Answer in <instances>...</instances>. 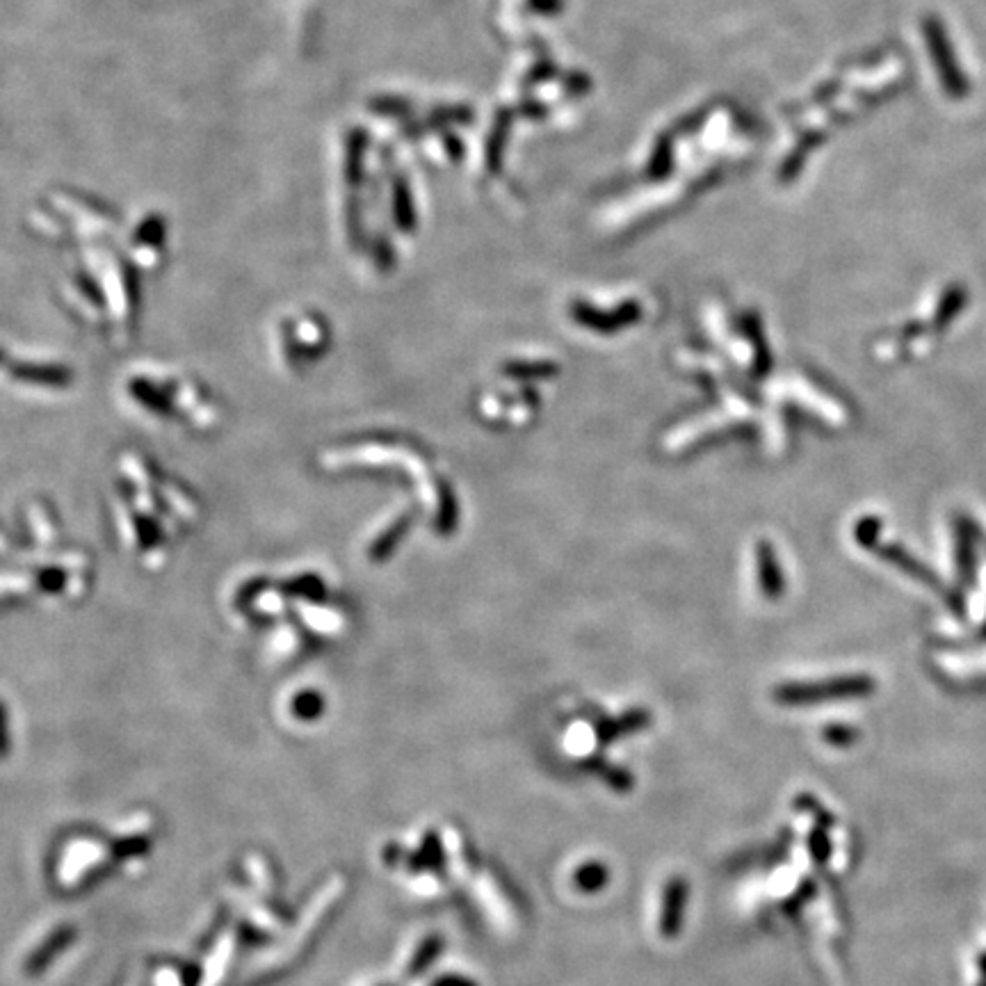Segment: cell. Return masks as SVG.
<instances>
[{
    "instance_id": "2",
    "label": "cell",
    "mask_w": 986,
    "mask_h": 986,
    "mask_svg": "<svg viewBox=\"0 0 986 986\" xmlns=\"http://www.w3.org/2000/svg\"><path fill=\"white\" fill-rule=\"evenodd\" d=\"M685 902H688V882L683 877H674L665 888V897H662L660 932L665 939H674L678 929H681Z\"/></svg>"
},
{
    "instance_id": "5",
    "label": "cell",
    "mask_w": 986,
    "mask_h": 986,
    "mask_svg": "<svg viewBox=\"0 0 986 986\" xmlns=\"http://www.w3.org/2000/svg\"><path fill=\"white\" fill-rule=\"evenodd\" d=\"M598 774L608 781V786L614 788V790H619V792H628L630 788H633V777H630L628 772L624 770H619V767H612V765H598Z\"/></svg>"
},
{
    "instance_id": "3",
    "label": "cell",
    "mask_w": 986,
    "mask_h": 986,
    "mask_svg": "<svg viewBox=\"0 0 986 986\" xmlns=\"http://www.w3.org/2000/svg\"><path fill=\"white\" fill-rule=\"evenodd\" d=\"M649 722V715L644 713V710H640V713H630L626 717H621V719H614V722H605L601 729H598V738H601L603 742H610L614 738H619V735H624L628 731H635L637 726H642Z\"/></svg>"
},
{
    "instance_id": "1",
    "label": "cell",
    "mask_w": 986,
    "mask_h": 986,
    "mask_svg": "<svg viewBox=\"0 0 986 986\" xmlns=\"http://www.w3.org/2000/svg\"><path fill=\"white\" fill-rule=\"evenodd\" d=\"M923 30H925V42L929 46V53H932L936 71H939L945 94H948L950 99H964L968 94V83L964 74H961L959 64L955 60V51H952L943 26L934 19V16H929V19H925Z\"/></svg>"
},
{
    "instance_id": "7",
    "label": "cell",
    "mask_w": 986,
    "mask_h": 986,
    "mask_svg": "<svg viewBox=\"0 0 986 986\" xmlns=\"http://www.w3.org/2000/svg\"><path fill=\"white\" fill-rule=\"evenodd\" d=\"M434 986H478V984L468 980V977H462V975H448V977H443V980L436 982Z\"/></svg>"
},
{
    "instance_id": "4",
    "label": "cell",
    "mask_w": 986,
    "mask_h": 986,
    "mask_svg": "<svg viewBox=\"0 0 986 986\" xmlns=\"http://www.w3.org/2000/svg\"><path fill=\"white\" fill-rule=\"evenodd\" d=\"M573 882L585 893H596L608 884V868L601 866V863H585L583 868L576 872Z\"/></svg>"
},
{
    "instance_id": "6",
    "label": "cell",
    "mask_w": 986,
    "mask_h": 986,
    "mask_svg": "<svg viewBox=\"0 0 986 986\" xmlns=\"http://www.w3.org/2000/svg\"><path fill=\"white\" fill-rule=\"evenodd\" d=\"M441 945H443V941H441V939H436V936H432V939L425 943V948L418 952V959L414 961V966H411V968H414V971H411V973L425 971V966L430 964V961H432V959H434V957L439 955V952H441Z\"/></svg>"
}]
</instances>
